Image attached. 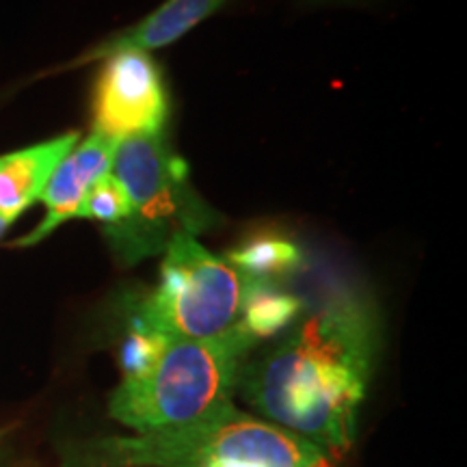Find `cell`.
<instances>
[{
	"instance_id": "cell-1",
	"label": "cell",
	"mask_w": 467,
	"mask_h": 467,
	"mask_svg": "<svg viewBox=\"0 0 467 467\" xmlns=\"http://www.w3.org/2000/svg\"><path fill=\"white\" fill-rule=\"evenodd\" d=\"M381 350V318L366 292L334 290L244 361L243 400L340 459L355 443L359 409Z\"/></svg>"
},
{
	"instance_id": "cell-2",
	"label": "cell",
	"mask_w": 467,
	"mask_h": 467,
	"mask_svg": "<svg viewBox=\"0 0 467 467\" xmlns=\"http://www.w3.org/2000/svg\"><path fill=\"white\" fill-rule=\"evenodd\" d=\"M255 347L241 325L213 340L130 329L121 348L124 377L109 400L110 418L145 435L214 416L232 405L241 368Z\"/></svg>"
},
{
	"instance_id": "cell-3",
	"label": "cell",
	"mask_w": 467,
	"mask_h": 467,
	"mask_svg": "<svg viewBox=\"0 0 467 467\" xmlns=\"http://www.w3.org/2000/svg\"><path fill=\"white\" fill-rule=\"evenodd\" d=\"M110 457L134 467H334L323 448L227 405L200 422L145 435L102 437Z\"/></svg>"
},
{
	"instance_id": "cell-4",
	"label": "cell",
	"mask_w": 467,
	"mask_h": 467,
	"mask_svg": "<svg viewBox=\"0 0 467 467\" xmlns=\"http://www.w3.org/2000/svg\"><path fill=\"white\" fill-rule=\"evenodd\" d=\"M110 173L130 202L128 217L107 227L126 265L162 254L180 234L195 236L217 223V214L192 191L184 161L169 150L161 132L117 141Z\"/></svg>"
},
{
	"instance_id": "cell-5",
	"label": "cell",
	"mask_w": 467,
	"mask_h": 467,
	"mask_svg": "<svg viewBox=\"0 0 467 467\" xmlns=\"http://www.w3.org/2000/svg\"><path fill=\"white\" fill-rule=\"evenodd\" d=\"M249 284L232 262L180 234L165 249L159 284L139 306L130 329L189 340L221 337L241 325Z\"/></svg>"
},
{
	"instance_id": "cell-6",
	"label": "cell",
	"mask_w": 467,
	"mask_h": 467,
	"mask_svg": "<svg viewBox=\"0 0 467 467\" xmlns=\"http://www.w3.org/2000/svg\"><path fill=\"white\" fill-rule=\"evenodd\" d=\"M167 119V93L161 69L148 52L107 55L93 98V132L121 139L156 134Z\"/></svg>"
},
{
	"instance_id": "cell-7",
	"label": "cell",
	"mask_w": 467,
	"mask_h": 467,
	"mask_svg": "<svg viewBox=\"0 0 467 467\" xmlns=\"http://www.w3.org/2000/svg\"><path fill=\"white\" fill-rule=\"evenodd\" d=\"M117 141L104 137L100 132H93L85 139L78 148L58 162L55 173L50 175L48 184L42 192V202L46 203V217L42 223L25 238H17L14 247H31L50 236L58 225L74 219L76 210L80 208L85 195L104 173H109L110 161H113Z\"/></svg>"
},
{
	"instance_id": "cell-8",
	"label": "cell",
	"mask_w": 467,
	"mask_h": 467,
	"mask_svg": "<svg viewBox=\"0 0 467 467\" xmlns=\"http://www.w3.org/2000/svg\"><path fill=\"white\" fill-rule=\"evenodd\" d=\"M76 143L78 134L67 132L33 148L0 156V219L5 223H14L42 197L50 175Z\"/></svg>"
},
{
	"instance_id": "cell-9",
	"label": "cell",
	"mask_w": 467,
	"mask_h": 467,
	"mask_svg": "<svg viewBox=\"0 0 467 467\" xmlns=\"http://www.w3.org/2000/svg\"><path fill=\"white\" fill-rule=\"evenodd\" d=\"M225 0H167L145 20L119 33L110 42L91 52V58H102L115 50H143L161 48L173 44L191 28L213 16Z\"/></svg>"
},
{
	"instance_id": "cell-10",
	"label": "cell",
	"mask_w": 467,
	"mask_h": 467,
	"mask_svg": "<svg viewBox=\"0 0 467 467\" xmlns=\"http://www.w3.org/2000/svg\"><path fill=\"white\" fill-rule=\"evenodd\" d=\"M303 301L282 284L255 282L251 279L244 299L241 327L254 337L255 344L273 340L301 317Z\"/></svg>"
},
{
	"instance_id": "cell-11",
	"label": "cell",
	"mask_w": 467,
	"mask_h": 467,
	"mask_svg": "<svg viewBox=\"0 0 467 467\" xmlns=\"http://www.w3.org/2000/svg\"><path fill=\"white\" fill-rule=\"evenodd\" d=\"M244 277L255 282L282 284L285 277L301 268L303 254L295 243L284 236H255L243 247L225 255Z\"/></svg>"
},
{
	"instance_id": "cell-12",
	"label": "cell",
	"mask_w": 467,
	"mask_h": 467,
	"mask_svg": "<svg viewBox=\"0 0 467 467\" xmlns=\"http://www.w3.org/2000/svg\"><path fill=\"white\" fill-rule=\"evenodd\" d=\"M128 213H130V202H128L124 186L117 182V178L109 169V173H104L87 192L80 208L76 210L74 219H93L110 227L124 221Z\"/></svg>"
},
{
	"instance_id": "cell-13",
	"label": "cell",
	"mask_w": 467,
	"mask_h": 467,
	"mask_svg": "<svg viewBox=\"0 0 467 467\" xmlns=\"http://www.w3.org/2000/svg\"><path fill=\"white\" fill-rule=\"evenodd\" d=\"M61 467H134L124 461L110 457L100 446V441H80L67 446L61 454Z\"/></svg>"
},
{
	"instance_id": "cell-14",
	"label": "cell",
	"mask_w": 467,
	"mask_h": 467,
	"mask_svg": "<svg viewBox=\"0 0 467 467\" xmlns=\"http://www.w3.org/2000/svg\"><path fill=\"white\" fill-rule=\"evenodd\" d=\"M7 227H9V225H5V223H0V236H3V234H5V230H7Z\"/></svg>"
},
{
	"instance_id": "cell-15",
	"label": "cell",
	"mask_w": 467,
	"mask_h": 467,
	"mask_svg": "<svg viewBox=\"0 0 467 467\" xmlns=\"http://www.w3.org/2000/svg\"><path fill=\"white\" fill-rule=\"evenodd\" d=\"M0 223H5V221H3V219H0ZM5 225H9V223H5Z\"/></svg>"
},
{
	"instance_id": "cell-16",
	"label": "cell",
	"mask_w": 467,
	"mask_h": 467,
	"mask_svg": "<svg viewBox=\"0 0 467 467\" xmlns=\"http://www.w3.org/2000/svg\"><path fill=\"white\" fill-rule=\"evenodd\" d=\"M0 467H7V465H3V463H0Z\"/></svg>"
}]
</instances>
